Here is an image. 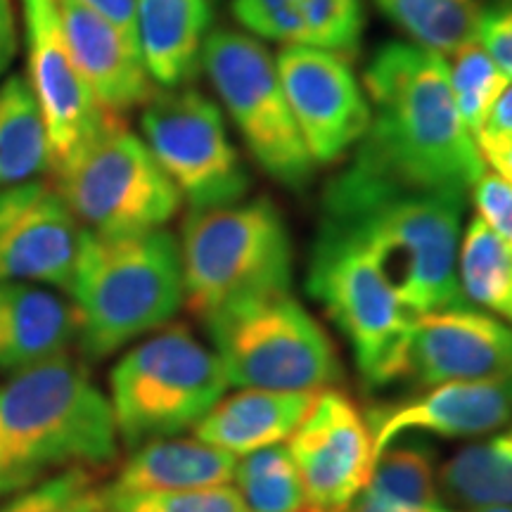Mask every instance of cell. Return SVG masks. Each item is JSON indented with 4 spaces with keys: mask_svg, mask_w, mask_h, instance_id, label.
<instances>
[{
    "mask_svg": "<svg viewBox=\"0 0 512 512\" xmlns=\"http://www.w3.org/2000/svg\"><path fill=\"white\" fill-rule=\"evenodd\" d=\"M465 200L403 183L354 155L323 192L318 228L366 249L418 318L467 304L458 283Z\"/></svg>",
    "mask_w": 512,
    "mask_h": 512,
    "instance_id": "1",
    "label": "cell"
},
{
    "mask_svg": "<svg viewBox=\"0 0 512 512\" xmlns=\"http://www.w3.org/2000/svg\"><path fill=\"white\" fill-rule=\"evenodd\" d=\"M363 86L370 126L356 157L403 183L470 195L486 164L458 112L446 57L387 43L370 57Z\"/></svg>",
    "mask_w": 512,
    "mask_h": 512,
    "instance_id": "2",
    "label": "cell"
},
{
    "mask_svg": "<svg viewBox=\"0 0 512 512\" xmlns=\"http://www.w3.org/2000/svg\"><path fill=\"white\" fill-rule=\"evenodd\" d=\"M119 453L112 403L72 354L0 387V501L69 467H107Z\"/></svg>",
    "mask_w": 512,
    "mask_h": 512,
    "instance_id": "3",
    "label": "cell"
},
{
    "mask_svg": "<svg viewBox=\"0 0 512 512\" xmlns=\"http://www.w3.org/2000/svg\"><path fill=\"white\" fill-rule=\"evenodd\" d=\"M69 297L79 311V349L88 361L171 323L185 304L181 247L157 228L136 235L86 230Z\"/></svg>",
    "mask_w": 512,
    "mask_h": 512,
    "instance_id": "4",
    "label": "cell"
},
{
    "mask_svg": "<svg viewBox=\"0 0 512 512\" xmlns=\"http://www.w3.org/2000/svg\"><path fill=\"white\" fill-rule=\"evenodd\" d=\"M178 247L185 306L200 320L292 287L290 228L268 197L192 209Z\"/></svg>",
    "mask_w": 512,
    "mask_h": 512,
    "instance_id": "5",
    "label": "cell"
},
{
    "mask_svg": "<svg viewBox=\"0 0 512 512\" xmlns=\"http://www.w3.org/2000/svg\"><path fill=\"white\" fill-rule=\"evenodd\" d=\"M228 377L214 349L188 325L150 332L110 373V403L126 448L195 430L226 396Z\"/></svg>",
    "mask_w": 512,
    "mask_h": 512,
    "instance_id": "6",
    "label": "cell"
},
{
    "mask_svg": "<svg viewBox=\"0 0 512 512\" xmlns=\"http://www.w3.org/2000/svg\"><path fill=\"white\" fill-rule=\"evenodd\" d=\"M50 174L76 221L107 238L164 228L183 204L145 140L112 112Z\"/></svg>",
    "mask_w": 512,
    "mask_h": 512,
    "instance_id": "7",
    "label": "cell"
},
{
    "mask_svg": "<svg viewBox=\"0 0 512 512\" xmlns=\"http://www.w3.org/2000/svg\"><path fill=\"white\" fill-rule=\"evenodd\" d=\"M202 323L233 387L320 392L342 382L335 344L290 292L242 299Z\"/></svg>",
    "mask_w": 512,
    "mask_h": 512,
    "instance_id": "8",
    "label": "cell"
},
{
    "mask_svg": "<svg viewBox=\"0 0 512 512\" xmlns=\"http://www.w3.org/2000/svg\"><path fill=\"white\" fill-rule=\"evenodd\" d=\"M306 290L349 342L368 389H384L406 375L415 316L366 249L318 228Z\"/></svg>",
    "mask_w": 512,
    "mask_h": 512,
    "instance_id": "9",
    "label": "cell"
},
{
    "mask_svg": "<svg viewBox=\"0 0 512 512\" xmlns=\"http://www.w3.org/2000/svg\"><path fill=\"white\" fill-rule=\"evenodd\" d=\"M202 67L256 164L285 188L304 190L318 164L299 133L275 57L264 43L242 31L216 29L204 43Z\"/></svg>",
    "mask_w": 512,
    "mask_h": 512,
    "instance_id": "10",
    "label": "cell"
},
{
    "mask_svg": "<svg viewBox=\"0 0 512 512\" xmlns=\"http://www.w3.org/2000/svg\"><path fill=\"white\" fill-rule=\"evenodd\" d=\"M143 140L192 209L240 202L247 166L228 136L221 107L195 88L159 91L140 114Z\"/></svg>",
    "mask_w": 512,
    "mask_h": 512,
    "instance_id": "11",
    "label": "cell"
},
{
    "mask_svg": "<svg viewBox=\"0 0 512 512\" xmlns=\"http://www.w3.org/2000/svg\"><path fill=\"white\" fill-rule=\"evenodd\" d=\"M309 512H344L373 472V434L361 406L337 387L320 389L287 439Z\"/></svg>",
    "mask_w": 512,
    "mask_h": 512,
    "instance_id": "12",
    "label": "cell"
},
{
    "mask_svg": "<svg viewBox=\"0 0 512 512\" xmlns=\"http://www.w3.org/2000/svg\"><path fill=\"white\" fill-rule=\"evenodd\" d=\"M275 67L313 162L335 164L361 143L370 126V102L347 57L283 46Z\"/></svg>",
    "mask_w": 512,
    "mask_h": 512,
    "instance_id": "13",
    "label": "cell"
},
{
    "mask_svg": "<svg viewBox=\"0 0 512 512\" xmlns=\"http://www.w3.org/2000/svg\"><path fill=\"white\" fill-rule=\"evenodd\" d=\"M83 235L53 183L36 178L0 190V285L36 283L69 294Z\"/></svg>",
    "mask_w": 512,
    "mask_h": 512,
    "instance_id": "14",
    "label": "cell"
},
{
    "mask_svg": "<svg viewBox=\"0 0 512 512\" xmlns=\"http://www.w3.org/2000/svg\"><path fill=\"white\" fill-rule=\"evenodd\" d=\"M22 34L27 48L24 79L46 124L53 169L100 124L105 110L72 60L57 0H22Z\"/></svg>",
    "mask_w": 512,
    "mask_h": 512,
    "instance_id": "15",
    "label": "cell"
},
{
    "mask_svg": "<svg viewBox=\"0 0 512 512\" xmlns=\"http://www.w3.org/2000/svg\"><path fill=\"white\" fill-rule=\"evenodd\" d=\"M420 387L512 377V328L470 304L415 318L408 370Z\"/></svg>",
    "mask_w": 512,
    "mask_h": 512,
    "instance_id": "16",
    "label": "cell"
},
{
    "mask_svg": "<svg viewBox=\"0 0 512 512\" xmlns=\"http://www.w3.org/2000/svg\"><path fill=\"white\" fill-rule=\"evenodd\" d=\"M373 434V458L403 434H434L446 439H477L512 420V377L446 382L425 394L366 413Z\"/></svg>",
    "mask_w": 512,
    "mask_h": 512,
    "instance_id": "17",
    "label": "cell"
},
{
    "mask_svg": "<svg viewBox=\"0 0 512 512\" xmlns=\"http://www.w3.org/2000/svg\"><path fill=\"white\" fill-rule=\"evenodd\" d=\"M57 5L72 60L102 110L124 117L155 98L159 88L133 43L76 0H57Z\"/></svg>",
    "mask_w": 512,
    "mask_h": 512,
    "instance_id": "18",
    "label": "cell"
},
{
    "mask_svg": "<svg viewBox=\"0 0 512 512\" xmlns=\"http://www.w3.org/2000/svg\"><path fill=\"white\" fill-rule=\"evenodd\" d=\"M79 342V311L55 287L0 285V370L22 373L69 354Z\"/></svg>",
    "mask_w": 512,
    "mask_h": 512,
    "instance_id": "19",
    "label": "cell"
},
{
    "mask_svg": "<svg viewBox=\"0 0 512 512\" xmlns=\"http://www.w3.org/2000/svg\"><path fill=\"white\" fill-rule=\"evenodd\" d=\"M233 15L252 34L285 46L354 57L363 34V0H233Z\"/></svg>",
    "mask_w": 512,
    "mask_h": 512,
    "instance_id": "20",
    "label": "cell"
},
{
    "mask_svg": "<svg viewBox=\"0 0 512 512\" xmlns=\"http://www.w3.org/2000/svg\"><path fill=\"white\" fill-rule=\"evenodd\" d=\"M238 458L200 439H155L133 448L117 477L105 484V498L207 489L233 482Z\"/></svg>",
    "mask_w": 512,
    "mask_h": 512,
    "instance_id": "21",
    "label": "cell"
},
{
    "mask_svg": "<svg viewBox=\"0 0 512 512\" xmlns=\"http://www.w3.org/2000/svg\"><path fill=\"white\" fill-rule=\"evenodd\" d=\"M316 394L240 389L238 394L221 396L197 422L195 437L235 458L283 444L309 413Z\"/></svg>",
    "mask_w": 512,
    "mask_h": 512,
    "instance_id": "22",
    "label": "cell"
},
{
    "mask_svg": "<svg viewBox=\"0 0 512 512\" xmlns=\"http://www.w3.org/2000/svg\"><path fill=\"white\" fill-rule=\"evenodd\" d=\"M214 0H138V48L164 91L183 88L202 67Z\"/></svg>",
    "mask_w": 512,
    "mask_h": 512,
    "instance_id": "23",
    "label": "cell"
},
{
    "mask_svg": "<svg viewBox=\"0 0 512 512\" xmlns=\"http://www.w3.org/2000/svg\"><path fill=\"white\" fill-rule=\"evenodd\" d=\"M439 494L458 510L512 508V420L439 467Z\"/></svg>",
    "mask_w": 512,
    "mask_h": 512,
    "instance_id": "24",
    "label": "cell"
},
{
    "mask_svg": "<svg viewBox=\"0 0 512 512\" xmlns=\"http://www.w3.org/2000/svg\"><path fill=\"white\" fill-rule=\"evenodd\" d=\"M50 174V143L24 76L0 81V190Z\"/></svg>",
    "mask_w": 512,
    "mask_h": 512,
    "instance_id": "25",
    "label": "cell"
},
{
    "mask_svg": "<svg viewBox=\"0 0 512 512\" xmlns=\"http://www.w3.org/2000/svg\"><path fill=\"white\" fill-rule=\"evenodd\" d=\"M458 283L465 302L512 328V245L475 216L458 252Z\"/></svg>",
    "mask_w": 512,
    "mask_h": 512,
    "instance_id": "26",
    "label": "cell"
},
{
    "mask_svg": "<svg viewBox=\"0 0 512 512\" xmlns=\"http://www.w3.org/2000/svg\"><path fill=\"white\" fill-rule=\"evenodd\" d=\"M363 491L399 508L425 512L441 503L437 451L430 441L403 434L375 458Z\"/></svg>",
    "mask_w": 512,
    "mask_h": 512,
    "instance_id": "27",
    "label": "cell"
},
{
    "mask_svg": "<svg viewBox=\"0 0 512 512\" xmlns=\"http://www.w3.org/2000/svg\"><path fill=\"white\" fill-rule=\"evenodd\" d=\"M389 22L441 57L477 43V0H375Z\"/></svg>",
    "mask_w": 512,
    "mask_h": 512,
    "instance_id": "28",
    "label": "cell"
},
{
    "mask_svg": "<svg viewBox=\"0 0 512 512\" xmlns=\"http://www.w3.org/2000/svg\"><path fill=\"white\" fill-rule=\"evenodd\" d=\"M233 479L247 512H309L302 479L283 444L242 456Z\"/></svg>",
    "mask_w": 512,
    "mask_h": 512,
    "instance_id": "29",
    "label": "cell"
},
{
    "mask_svg": "<svg viewBox=\"0 0 512 512\" xmlns=\"http://www.w3.org/2000/svg\"><path fill=\"white\" fill-rule=\"evenodd\" d=\"M451 57L453 62H448V76H451L453 98H456L467 131L477 140L491 107L512 79L479 43H470Z\"/></svg>",
    "mask_w": 512,
    "mask_h": 512,
    "instance_id": "30",
    "label": "cell"
},
{
    "mask_svg": "<svg viewBox=\"0 0 512 512\" xmlns=\"http://www.w3.org/2000/svg\"><path fill=\"white\" fill-rule=\"evenodd\" d=\"M105 484L93 467H69L0 501V512H102Z\"/></svg>",
    "mask_w": 512,
    "mask_h": 512,
    "instance_id": "31",
    "label": "cell"
},
{
    "mask_svg": "<svg viewBox=\"0 0 512 512\" xmlns=\"http://www.w3.org/2000/svg\"><path fill=\"white\" fill-rule=\"evenodd\" d=\"M102 512H247V508L235 486L221 484L169 494L105 498Z\"/></svg>",
    "mask_w": 512,
    "mask_h": 512,
    "instance_id": "32",
    "label": "cell"
},
{
    "mask_svg": "<svg viewBox=\"0 0 512 512\" xmlns=\"http://www.w3.org/2000/svg\"><path fill=\"white\" fill-rule=\"evenodd\" d=\"M470 195L479 219L512 245V185L501 176L484 171L482 178L472 185Z\"/></svg>",
    "mask_w": 512,
    "mask_h": 512,
    "instance_id": "33",
    "label": "cell"
},
{
    "mask_svg": "<svg viewBox=\"0 0 512 512\" xmlns=\"http://www.w3.org/2000/svg\"><path fill=\"white\" fill-rule=\"evenodd\" d=\"M477 43L512 79V0H496L479 12Z\"/></svg>",
    "mask_w": 512,
    "mask_h": 512,
    "instance_id": "34",
    "label": "cell"
},
{
    "mask_svg": "<svg viewBox=\"0 0 512 512\" xmlns=\"http://www.w3.org/2000/svg\"><path fill=\"white\" fill-rule=\"evenodd\" d=\"M76 3L110 22L128 43L138 48V0H76Z\"/></svg>",
    "mask_w": 512,
    "mask_h": 512,
    "instance_id": "35",
    "label": "cell"
},
{
    "mask_svg": "<svg viewBox=\"0 0 512 512\" xmlns=\"http://www.w3.org/2000/svg\"><path fill=\"white\" fill-rule=\"evenodd\" d=\"M22 36H19V15L15 0H0V81L10 72L19 55Z\"/></svg>",
    "mask_w": 512,
    "mask_h": 512,
    "instance_id": "36",
    "label": "cell"
},
{
    "mask_svg": "<svg viewBox=\"0 0 512 512\" xmlns=\"http://www.w3.org/2000/svg\"><path fill=\"white\" fill-rule=\"evenodd\" d=\"M477 138H512V81L498 95Z\"/></svg>",
    "mask_w": 512,
    "mask_h": 512,
    "instance_id": "37",
    "label": "cell"
},
{
    "mask_svg": "<svg viewBox=\"0 0 512 512\" xmlns=\"http://www.w3.org/2000/svg\"><path fill=\"white\" fill-rule=\"evenodd\" d=\"M477 147L484 164H489L496 176L512 185V138H477Z\"/></svg>",
    "mask_w": 512,
    "mask_h": 512,
    "instance_id": "38",
    "label": "cell"
},
{
    "mask_svg": "<svg viewBox=\"0 0 512 512\" xmlns=\"http://www.w3.org/2000/svg\"><path fill=\"white\" fill-rule=\"evenodd\" d=\"M425 512H460V510L458 508H451V505H446L444 501H441L437 505H432V508H427Z\"/></svg>",
    "mask_w": 512,
    "mask_h": 512,
    "instance_id": "39",
    "label": "cell"
},
{
    "mask_svg": "<svg viewBox=\"0 0 512 512\" xmlns=\"http://www.w3.org/2000/svg\"><path fill=\"white\" fill-rule=\"evenodd\" d=\"M477 512H512V508H486V510H477Z\"/></svg>",
    "mask_w": 512,
    "mask_h": 512,
    "instance_id": "40",
    "label": "cell"
}]
</instances>
